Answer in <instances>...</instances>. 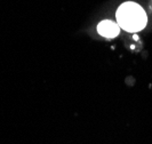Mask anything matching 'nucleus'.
<instances>
[{
  "mask_svg": "<svg viewBox=\"0 0 152 144\" xmlns=\"http://www.w3.org/2000/svg\"><path fill=\"white\" fill-rule=\"evenodd\" d=\"M120 26L118 23H114L110 20H104L97 25V31L101 36L105 38H115L119 32H120Z\"/></svg>",
  "mask_w": 152,
  "mask_h": 144,
  "instance_id": "2",
  "label": "nucleus"
},
{
  "mask_svg": "<svg viewBox=\"0 0 152 144\" xmlns=\"http://www.w3.org/2000/svg\"><path fill=\"white\" fill-rule=\"evenodd\" d=\"M117 22L119 26L127 32H138L148 24V16L143 8L134 1L121 4L117 10Z\"/></svg>",
  "mask_w": 152,
  "mask_h": 144,
  "instance_id": "1",
  "label": "nucleus"
}]
</instances>
